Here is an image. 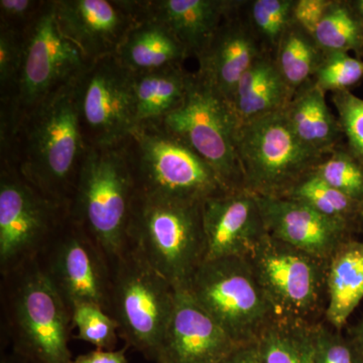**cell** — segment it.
I'll return each mask as SVG.
<instances>
[{"label":"cell","mask_w":363,"mask_h":363,"mask_svg":"<svg viewBox=\"0 0 363 363\" xmlns=\"http://www.w3.org/2000/svg\"><path fill=\"white\" fill-rule=\"evenodd\" d=\"M240 0L197 57V73L230 104L241 78L264 54L253 35Z\"/></svg>","instance_id":"cell-19"},{"label":"cell","mask_w":363,"mask_h":363,"mask_svg":"<svg viewBox=\"0 0 363 363\" xmlns=\"http://www.w3.org/2000/svg\"><path fill=\"white\" fill-rule=\"evenodd\" d=\"M69 208L38 192L7 162L0 168V274L40 259L68 218Z\"/></svg>","instance_id":"cell-10"},{"label":"cell","mask_w":363,"mask_h":363,"mask_svg":"<svg viewBox=\"0 0 363 363\" xmlns=\"http://www.w3.org/2000/svg\"><path fill=\"white\" fill-rule=\"evenodd\" d=\"M202 205L138 192L133 199L126 247L175 288L187 286L204 262Z\"/></svg>","instance_id":"cell-5"},{"label":"cell","mask_w":363,"mask_h":363,"mask_svg":"<svg viewBox=\"0 0 363 363\" xmlns=\"http://www.w3.org/2000/svg\"><path fill=\"white\" fill-rule=\"evenodd\" d=\"M23 33L0 26V104L4 111L13 102L23 63Z\"/></svg>","instance_id":"cell-34"},{"label":"cell","mask_w":363,"mask_h":363,"mask_svg":"<svg viewBox=\"0 0 363 363\" xmlns=\"http://www.w3.org/2000/svg\"><path fill=\"white\" fill-rule=\"evenodd\" d=\"M74 82L26 114L0 143L1 162L13 166L45 198L68 208L88 147Z\"/></svg>","instance_id":"cell-1"},{"label":"cell","mask_w":363,"mask_h":363,"mask_svg":"<svg viewBox=\"0 0 363 363\" xmlns=\"http://www.w3.org/2000/svg\"><path fill=\"white\" fill-rule=\"evenodd\" d=\"M1 363H30L26 362V360L23 359V358H21L20 357H18V355L13 354L11 355H7V357L2 358Z\"/></svg>","instance_id":"cell-43"},{"label":"cell","mask_w":363,"mask_h":363,"mask_svg":"<svg viewBox=\"0 0 363 363\" xmlns=\"http://www.w3.org/2000/svg\"><path fill=\"white\" fill-rule=\"evenodd\" d=\"M157 123L205 160L229 191L245 190L228 104L197 72L191 75L180 106Z\"/></svg>","instance_id":"cell-11"},{"label":"cell","mask_w":363,"mask_h":363,"mask_svg":"<svg viewBox=\"0 0 363 363\" xmlns=\"http://www.w3.org/2000/svg\"><path fill=\"white\" fill-rule=\"evenodd\" d=\"M2 308L13 353L30 363H72V312L39 259L2 278Z\"/></svg>","instance_id":"cell-2"},{"label":"cell","mask_w":363,"mask_h":363,"mask_svg":"<svg viewBox=\"0 0 363 363\" xmlns=\"http://www.w3.org/2000/svg\"><path fill=\"white\" fill-rule=\"evenodd\" d=\"M72 328L77 329L78 340L92 344L96 350H116L118 324L99 306H75L72 309Z\"/></svg>","instance_id":"cell-32"},{"label":"cell","mask_w":363,"mask_h":363,"mask_svg":"<svg viewBox=\"0 0 363 363\" xmlns=\"http://www.w3.org/2000/svg\"><path fill=\"white\" fill-rule=\"evenodd\" d=\"M324 56L312 35L295 23L288 26L274 60L293 96L298 89L312 82Z\"/></svg>","instance_id":"cell-27"},{"label":"cell","mask_w":363,"mask_h":363,"mask_svg":"<svg viewBox=\"0 0 363 363\" xmlns=\"http://www.w3.org/2000/svg\"><path fill=\"white\" fill-rule=\"evenodd\" d=\"M327 322L341 329L363 298V241H344L328 259Z\"/></svg>","instance_id":"cell-23"},{"label":"cell","mask_w":363,"mask_h":363,"mask_svg":"<svg viewBox=\"0 0 363 363\" xmlns=\"http://www.w3.org/2000/svg\"><path fill=\"white\" fill-rule=\"evenodd\" d=\"M39 262L71 312L80 304L99 306L107 312L111 262L96 241L69 215Z\"/></svg>","instance_id":"cell-13"},{"label":"cell","mask_w":363,"mask_h":363,"mask_svg":"<svg viewBox=\"0 0 363 363\" xmlns=\"http://www.w3.org/2000/svg\"><path fill=\"white\" fill-rule=\"evenodd\" d=\"M191 75L183 65L147 73H130L135 125L157 123L176 111L186 96Z\"/></svg>","instance_id":"cell-25"},{"label":"cell","mask_w":363,"mask_h":363,"mask_svg":"<svg viewBox=\"0 0 363 363\" xmlns=\"http://www.w3.org/2000/svg\"><path fill=\"white\" fill-rule=\"evenodd\" d=\"M123 143L140 194L203 204L231 192L205 160L159 123L135 125Z\"/></svg>","instance_id":"cell-4"},{"label":"cell","mask_w":363,"mask_h":363,"mask_svg":"<svg viewBox=\"0 0 363 363\" xmlns=\"http://www.w3.org/2000/svg\"><path fill=\"white\" fill-rule=\"evenodd\" d=\"M60 30L89 62L116 55L140 18L133 0H54Z\"/></svg>","instance_id":"cell-15"},{"label":"cell","mask_w":363,"mask_h":363,"mask_svg":"<svg viewBox=\"0 0 363 363\" xmlns=\"http://www.w3.org/2000/svg\"><path fill=\"white\" fill-rule=\"evenodd\" d=\"M240 0H143L140 13L161 21L197 58Z\"/></svg>","instance_id":"cell-20"},{"label":"cell","mask_w":363,"mask_h":363,"mask_svg":"<svg viewBox=\"0 0 363 363\" xmlns=\"http://www.w3.org/2000/svg\"><path fill=\"white\" fill-rule=\"evenodd\" d=\"M204 260L248 259L267 233L257 196L247 190L211 198L202 205Z\"/></svg>","instance_id":"cell-16"},{"label":"cell","mask_w":363,"mask_h":363,"mask_svg":"<svg viewBox=\"0 0 363 363\" xmlns=\"http://www.w3.org/2000/svg\"><path fill=\"white\" fill-rule=\"evenodd\" d=\"M186 288L240 345L257 341L276 317L248 259L204 260Z\"/></svg>","instance_id":"cell-9"},{"label":"cell","mask_w":363,"mask_h":363,"mask_svg":"<svg viewBox=\"0 0 363 363\" xmlns=\"http://www.w3.org/2000/svg\"><path fill=\"white\" fill-rule=\"evenodd\" d=\"M315 363H363V357L352 338L323 326L314 325Z\"/></svg>","instance_id":"cell-36"},{"label":"cell","mask_w":363,"mask_h":363,"mask_svg":"<svg viewBox=\"0 0 363 363\" xmlns=\"http://www.w3.org/2000/svg\"><path fill=\"white\" fill-rule=\"evenodd\" d=\"M74 88L87 147L118 145L130 135L135 126L130 73L116 55L90 62Z\"/></svg>","instance_id":"cell-14"},{"label":"cell","mask_w":363,"mask_h":363,"mask_svg":"<svg viewBox=\"0 0 363 363\" xmlns=\"http://www.w3.org/2000/svg\"><path fill=\"white\" fill-rule=\"evenodd\" d=\"M44 0H1L0 26L23 33L45 6Z\"/></svg>","instance_id":"cell-37"},{"label":"cell","mask_w":363,"mask_h":363,"mask_svg":"<svg viewBox=\"0 0 363 363\" xmlns=\"http://www.w3.org/2000/svg\"><path fill=\"white\" fill-rule=\"evenodd\" d=\"M218 363H262L257 341L238 345Z\"/></svg>","instance_id":"cell-40"},{"label":"cell","mask_w":363,"mask_h":363,"mask_svg":"<svg viewBox=\"0 0 363 363\" xmlns=\"http://www.w3.org/2000/svg\"><path fill=\"white\" fill-rule=\"evenodd\" d=\"M235 147L245 190L267 197H283L327 156L298 140L284 111L238 128Z\"/></svg>","instance_id":"cell-8"},{"label":"cell","mask_w":363,"mask_h":363,"mask_svg":"<svg viewBox=\"0 0 363 363\" xmlns=\"http://www.w3.org/2000/svg\"><path fill=\"white\" fill-rule=\"evenodd\" d=\"M295 0H245L243 11L264 54L274 58L281 37L293 23Z\"/></svg>","instance_id":"cell-30"},{"label":"cell","mask_w":363,"mask_h":363,"mask_svg":"<svg viewBox=\"0 0 363 363\" xmlns=\"http://www.w3.org/2000/svg\"><path fill=\"white\" fill-rule=\"evenodd\" d=\"M257 200L267 234L318 259H330L357 229L290 198L257 196Z\"/></svg>","instance_id":"cell-18"},{"label":"cell","mask_w":363,"mask_h":363,"mask_svg":"<svg viewBox=\"0 0 363 363\" xmlns=\"http://www.w3.org/2000/svg\"><path fill=\"white\" fill-rule=\"evenodd\" d=\"M238 345L186 286L176 288L175 305L156 363H218Z\"/></svg>","instance_id":"cell-17"},{"label":"cell","mask_w":363,"mask_h":363,"mask_svg":"<svg viewBox=\"0 0 363 363\" xmlns=\"http://www.w3.org/2000/svg\"><path fill=\"white\" fill-rule=\"evenodd\" d=\"M351 13L363 28V0H346Z\"/></svg>","instance_id":"cell-41"},{"label":"cell","mask_w":363,"mask_h":363,"mask_svg":"<svg viewBox=\"0 0 363 363\" xmlns=\"http://www.w3.org/2000/svg\"><path fill=\"white\" fill-rule=\"evenodd\" d=\"M333 0H295L293 23L310 35H314L318 25L331 6Z\"/></svg>","instance_id":"cell-38"},{"label":"cell","mask_w":363,"mask_h":363,"mask_svg":"<svg viewBox=\"0 0 363 363\" xmlns=\"http://www.w3.org/2000/svg\"><path fill=\"white\" fill-rule=\"evenodd\" d=\"M331 187L354 200L363 201V162L340 143L314 169Z\"/></svg>","instance_id":"cell-31"},{"label":"cell","mask_w":363,"mask_h":363,"mask_svg":"<svg viewBox=\"0 0 363 363\" xmlns=\"http://www.w3.org/2000/svg\"><path fill=\"white\" fill-rule=\"evenodd\" d=\"M325 94L312 81L295 93L284 112L298 140L326 156L343 143L344 135Z\"/></svg>","instance_id":"cell-24"},{"label":"cell","mask_w":363,"mask_h":363,"mask_svg":"<svg viewBox=\"0 0 363 363\" xmlns=\"http://www.w3.org/2000/svg\"><path fill=\"white\" fill-rule=\"evenodd\" d=\"M283 197L303 203L325 216L345 222L357 228L359 202L331 187L315 172L301 179Z\"/></svg>","instance_id":"cell-28"},{"label":"cell","mask_w":363,"mask_h":363,"mask_svg":"<svg viewBox=\"0 0 363 363\" xmlns=\"http://www.w3.org/2000/svg\"><path fill=\"white\" fill-rule=\"evenodd\" d=\"M135 180L123 143L88 147L69 217L101 247L111 266L125 250Z\"/></svg>","instance_id":"cell-3"},{"label":"cell","mask_w":363,"mask_h":363,"mask_svg":"<svg viewBox=\"0 0 363 363\" xmlns=\"http://www.w3.org/2000/svg\"><path fill=\"white\" fill-rule=\"evenodd\" d=\"M116 56L119 63L133 74L184 65L190 57L186 48L164 23L142 13Z\"/></svg>","instance_id":"cell-21"},{"label":"cell","mask_w":363,"mask_h":363,"mask_svg":"<svg viewBox=\"0 0 363 363\" xmlns=\"http://www.w3.org/2000/svg\"><path fill=\"white\" fill-rule=\"evenodd\" d=\"M126 348L128 346L119 350H95L75 358L72 363H128Z\"/></svg>","instance_id":"cell-39"},{"label":"cell","mask_w":363,"mask_h":363,"mask_svg":"<svg viewBox=\"0 0 363 363\" xmlns=\"http://www.w3.org/2000/svg\"><path fill=\"white\" fill-rule=\"evenodd\" d=\"M292 98L274 58L262 55L245 72L228 105L236 131L250 121L284 111Z\"/></svg>","instance_id":"cell-22"},{"label":"cell","mask_w":363,"mask_h":363,"mask_svg":"<svg viewBox=\"0 0 363 363\" xmlns=\"http://www.w3.org/2000/svg\"><path fill=\"white\" fill-rule=\"evenodd\" d=\"M362 30H363V28H362Z\"/></svg>","instance_id":"cell-45"},{"label":"cell","mask_w":363,"mask_h":363,"mask_svg":"<svg viewBox=\"0 0 363 363\" xmlns=\"http://www.w3.org/2000/svg\"><path fill=\"white\" fill-rule=\"evenodd\" d=\"M90 62L60 30L54 0L45 6L23 32V63L13 102L0 111V140L18 121L57 91L72 84Z\"/></svg>","instance_id":"cell-7"},{"label":"cell","mask_w":363,"mask_h":363,"mask_svg":"<svg viewBox=\"0 0 363 363\" xmlns=\"http://www.w3.org/2000/svg\"><path fill=\"white\" fill-rule=\"evenodd\" d=\"M248 260L276 316L307 321L317 312L326 291L328 260L313 257L267 233Z\"/></svg>","instance_id":"cell-12"},{"label":"cell","mask_w":363,"mask_h":363,"mask_svg":"<svg viewBox=\"0 0 363 363\" xmlns=\"http://www.w3.org/2000/svg\"><path fill=\"white\" fill-rule=\"evenodd\" d=\"M331 98L346 145L363 162V99L350 90L333 92Z\"/></svg>","instance_id":"cell-35"},{"label":"cell","mask_w":363,"mask_h":363,"mask_svg":"<svg viewBox=\"0 0 363 363\" xmlns=\"http://www.w3.org/2000/svg\"><path fill=\"white\" fill-rule=\"evenodd\" d=\"M107 313L128 347L156 362L175 305L176 288L130 247L112 264Z\"/></svg>","instance_id":"cell-6"},{"label":"cell","mask_w":363,"mask_h":363,"mask_svg":"<svg viewBox=\"0 0 363 363\" xmlns=\"http://www.w3.org/2000/svg\"><path fill=\"white\" fill-rule=\"evenodd\" d=\"M352 340L354 341L355 345L357 346L358 350L360 351L363 357V321L360 324L358 330L355 332V335L353 336Z\"/></svg>","instance_id":"cell-42"},{"label":"cell","mask_w":363,"mask_h":363,"mask_svg":"<svg viewBox=\"0 0 363 363\" xmlns=\"http://www.w3.org/2000/svg\"><path fill=\"white\" fill-rule=\"evenodd\" d=\"M313 37L324 54L354 52L357 58L363 56V30L346 0H333Z\"/></svg>","instance_id":"cell-29"},{"label":"cell","mask_w":363,"mask_h":363,"mask_svg":"<svg viewBox=\"0 0 363 363\" xmlns=\"http://www.w3.org/2000/svg\"><path fill=\"white\" fill-rule=\"evenodd\" d=\"M363 79V61L348 52L325 54L313 82L326 92L350 90Z\"/></svg>","instance_id":"cell-33"},{"label":"cell","mask_w":363,"mask_h":363,"mask_svg":"<svg viewBox=\"0 0 363 363\" xmlns=\"http://www.w3.org/2000/svg\"><path fill=\"white\" fill-rule=\"evenodd\" d=\"M262 363H315L314 325L276 316L260 333Z\"/></svg>","instance_id":"cell-26"},{"label":"cell","mask_w":363,"mask_h":363,"mask_svg":"<svg viewBox=\"0 0 363 363\" xmlns=\"http://www.w3.org/2000/svg\"><path fill=\"white\" fill-rule=\"evenodd\" d=\"M357 228L360 229L363 233V201L359 203V208H358Z\"/></svg>","instance_id":"cell-44"}]
</instances>
